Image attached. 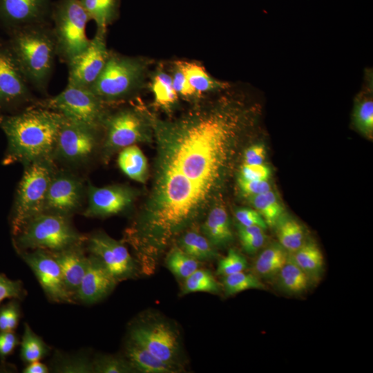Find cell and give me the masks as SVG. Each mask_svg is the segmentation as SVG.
<instances>
[{"mask_svg": "<svg viewBox=\"0 0 373 373\" xmlns=\"http://www.w3.org/2000/svg\"><path fill=\"white\" fill-rule=\"evenodd\" d=\"M244 122L240 103L224 95L174 121L152 119L160 146L158 170L207 199L220 175L227 148Z\"/></svg>", "mask_w": 373, "mask_h": 373, "instance_id": "cell-1", "label": "cell"}, {"mask_svg": "<svg viewBox=\"0 0 373 373\" xmlns=\"http://www.w3.org/2000/svg\"><path fill=\"white\" fill-rule=\"evenodd\" d=\"M64 117L35 104L6 117L1 127L8 140L5 164L52 159Z\"/></svg>", "mask_w": 373, "mask_h": 373, "instance_id": "cell-2", "label": "cell"}, {"mask_svg": "<svg viewBox=\"0 0 373 373\" xmlns=\"http://www.w3.org/2000/svg\"><path fill=\"white\" fill-rule=\"evenodd\" d=\"M11 52L30 86L46 94L57 57L52 27L47 23L21 27Z\"/></svg>", "mask_w": 373, "mask_h": 373, "instance_id": "cell-3", "label": "cell"}, {"mask_svg": "<svg viewBox=\"0 0 373 373\" xmlns=\"http://www.w3.org/2000/svg\"><path fill=\"white\" fill-rule=\"evenodd\" d=\"M151 61L110 50L100 75L89 88L106 105L126 100L146 86Z\"/></svg>", "mask_w": 373, "mask_h": 373, "instance_id": "cell-4", "label": "cell"}, {"mask_svg": "<svg viewBox=\"0 0 373 373\" xmlns=\"http://www.w3.org/2000/svg\"><path fill=\"white\" fill-rule=\"evenodd\" d=\"M87 237L72 224L70 216L43 212L29 220L14 236L18 252L42 249L59 251L83 245Z\"/></svg>", "mask_w": 373, "mask_h": 373, "instance_id": "cell-5", "label": "cell"}, {"mask_svg": "<svg viewBox=\"0 0 373 373\" xmlns=\"http://www.w3.org/2000/svg\"><path fill=\"white\" fill-rule=\"evenodd\" d=\"M55 171L52 159L39 160L25 165L11 219L13 236L29 220L44 211L48 189Z\"/></svg>", "mask_w": 373, "mask_h": 373, "instance_id": "cell-6", "label": "cell"}, {"mask_svg": "<svg viewBox=\"0 0 373 373\" xmlns=\"http://www.w3.org/2000/svg\"><path fill=\"white\" fill-rule=\"evenodd\" d=\"M57 57L68 64L88 46L89 21L80 0H59L51 12Z\"/></svg>", "mask_w": 373, "mask_h": 373, "instance_id": "cell-7", "label": "cell"}, {"mask_svg": "<svg viewBox=\"0 0 373 373\" xmlns=\"http://www.w3.org/2000/svg\"><path fill=\"white\" fill-rule=\"evenodd\" d=\"M35 104L61 114L66 119L102 129L107 106L89 88L67 84L59 94L38 100Z\"/></svg>", "mask_w": 373, "mask_h": 373, "instance_id": "cell-8", "label": "cell"}, {"mask_svg": "<svg viewBox=\"0 0 373 373\" xmlns=\"http://www.w3.org/2000/svg\"><path fill=\"white\" fill-rule=\"evenodd\" d=\"M152 127L151 119L136 108L125 107L108 111L102 124L105 133L104 155L108 157L116 151L145 140Z\"/></svg>", "mask_w": 373, "mask_h": 373, "instance_id": "cell-9", "label": "cell"}, {"mask_svg": "<svg viewBox=\"0 0 373 373\" xmlns=\"http://www.w3.org/2000/svg\"><path fill=\"white\" fill-rule=\"evenodd\" d=\"M128 339L162 361L181 365L179 333L167 321L159 318L142 320L131 327Z\"/></svg>", "mask_w": 373, "mask_h": 373, "instance_id": "cell-10", "label": "cell"}, {"mask_svg": "<svg viewBox=\"0 0 373 373\" xmlns=\"http://www.w3.org/2000/svg\"><path fill=\"white\" fill-rule=\"evenodd\" d=\"M101 130L65 118L53 153L54 161L74 166L87 163L97 146Z\"/></svg>", "mask_w": 373, "mask_h": 373, "instance_id": "cell-11", "label": "cell"}, {"mask_svg": "<svg viewBox=\"0 0 373 373\" xmlns=\"http://www.w3.org/2000/svg\"><path fill=\"white\" fill-rule=\"evenodd\" d=\"M107 30H96L87 48L68 64V84L90 88L102 72L109 57Z\"/></svg>", "mask_w": 373, "mask_h": 373, "instance_id": "cell-12", "label": "cell"}, {"mask_svg": "<svg viewBox=\"0 0 373 373\" xmlns=\"http://www.w3.org/2000/svg\"><path fill=\"white\" fill-rule=\"evenodd\" d=\"M86 242L90 254L102 262L117 283L135 275L137 264L121 242L99 232L87 237Z\"/></svg>", "mask_w": 373, "mask_h": 373, "instance_id": "cell-13", "label": "cell"}, {"mask_svg": "<svg viewBox=\"0 0 373 373\" xmlns=\"http://www.w3.org/2000/svg\"><path fill=\"white\" fill-rule=\"evenodd\" d=\"M19 253L35 274L48 298L57 303L75 302L66 289L58 263L49 251L35 249Z\"/></svg>", "mask_w": 373, "mask_h": 373, "instance_id": "cell-14", "label": "cell"}, {"mask_svg": "<svg viewBox=\"0 0 373 373\" xmlns=\"http://www.w3.org/2000/svg\"><path fill=\"white\" fill-rule=\"evenodd\" d=\"M84 192L83 181L79 177L56 169L49 184L44 212L70 216L82 207Z\"/></svg>", "mask_w": 373, "mask_h": 373, "instance_id": "cell-15", "label": "cell"}, {"mask_svg": "<svg viewBox=\"0 0 373 373\" xmlns=\"http://www.w3.org/2000/svg\"><path fill=\"white\" fill-rule=\"evenodd\" d=\"M86 193L88 204L83 214L90 218L118 214L128 209L135 198L133 189L119 184L98 187L89 184Z\"/></svg>", "mask_w": 373, "mask_h": 373, "instance_id": "cell-16", "label": "cell"}, {"mask_svg": "<svg viewBox=\"0 0 373 373\" xmlns=\"http://www.w3.org/2000/svg\"><path fill=\"white\" fill-rule=\"evenodd\" d=\"M30 87L12 52L0 51V105L34 104Z\"/></svg>", "mask_w": 373, "mask_h": 373, "instance_id": "cell-17", "label": "cell"}, {"mask_svg": "<svg viewBox=\"0 0 373 373\" xmlns=\"http://www.w3.org/2000/svg\"><path fill=\"white\" fill-rule=\"evenodd\" d=\"M117 281L102 262L93 255L88 256V265L75 299L84 304H93L104 298L115 288Z\"/></svg>", "mask_w": 373, "mask_h": 373, "instance_id": "cell-18", "label": "cell"}, {"mask_svg": "<svg viewBox=\"0 0 373 373\" xmlns=\"http://www.w3.org/2000/svg\"><path fill=\"white\" fill-rule=\"evenodd\" d=\"M50 0H0L4 17L19 27L47 23Z\"/></svg>", "mask_w": 373, "mask_h": 373, "instance_id": "cell-19", "label": "cell"}, {"mask_svg": "<svg viewBox=\"0 0 373 373\" xmlns=\"http://www.w3.org/2000/svg\"><path fill=\"white\" fill-rule=\"evenodd\" d=\"M49 252L60 267L66 289L75 299L88 265V256L84 253L82 245Z\"/></svg>", "mask_w": 373, "mask_h": 373, "instance_id": "cell-20", "label": "cell"}, {"mask_svg": "<svg viewBox=\"0 0 373 373\" xmlns=\"http://www.w3.org/2000/svg\"><path fill=\"white\" fill-rule=\"evenodd\" d=\"M125 358L135 372L178 373L184 370L182 365L162 361L147 350L128 339L125 346Z\"/></svg>", "mask_w": 373, "mask_h": 373, "instance_id": "cell-21", "label": "cell"}, {"mask_svg": "<svg viewBox=\"0 0 373 373\" xmlns=\"http://www.w3.org/2000/svg\"><path fill=\"white\" fill-rule=\"evenodd\" d=\"M202 228L204 236L216 248L227 246L233 238L228 213L222 205L211 209Z\"/></svg>", "mask_w": 373, "mask_h": 373, "instance_id": "cell-22", "label": "cell"}, {"mask_svg": "<svg viewBox=\"0 0 373 373\" xmlns=\"http://www.w3.org/2000/svg\"><path fill=\"white\" fill-rule=\"evenodd\" d=\"M178 62L191 86L202 97L205 94L219 93L231 86L228 82L213 77L198 62L181 60Z\"/></svg>", "mask_w": 373, "mask_h": 373, "instance_id": "cell-23", "label": "cell"}, {"mask_svg": "<svg viewBox=\"0 0 373 373\" xmlns=\"http://www.w3.org/2000/svg\"><path fill=\"white\" fill-rule=\"evenodd\" d=\"M363 86L364 89L356 97L353 113L352 122L355 128L364 137H373V99L372 74Z\"/></svg>", "mask_w": 373, "mask_h": 373, "instance_id": "cell-24", "label": "cell"}, {"mask_svg": "<svg viewBox=\"0 0 373 373\" xmlns=\"http://www.w3.org/2000/svg\"><path fill=\"white\" fill-rule=\"evenodd\" d=\"M289 253L279 243H272L257 256L253 265L254 274L259 278L270 280L276 278L287 261Z\"/></svg>", "mask_w": 373, "mask_h": 373, "instance_id": "cell-25", "label": "cell"}, {"mask_svg": "<svg viewBox=\"0 0 373 373\" xmlns=\"http://www.w3.org/2000/svg\"><path fill=\"white\" fill-rule=\"evenodd\" d=\"M150 75V87L155 104L164 109H171L176 105L179 96L174 89L170 73L160 65Z\"/></svg>", "mask_w": 373, "mask_h": 373, "instance_id": "cell-26", "label": "cell"}, {"mask_svg": "<svg viewBox=\"0 0 373 373\" xmlns=\"http://www.w3.org/2000/svg\"><path fill=\"white\" fill-rule=\"evenodd\" d=\"M290 254L310 281L319 279L323 271L324 258L314 242L307 240L301 247Z\"/></svg>", "mask_w": 373, "mask_h": 373, "instance_id": "cell-27", "label": "cell"}, {"mask_svg": "<svg viewBox=\"0 0 373 373\" xmlns=\"http://www.w3.org/2000/svg\"><path fill=\"white\" fill-rule=\"evenodd\" d=\"M89 20L96 24V30H107L119 15L120 0H80Z\"/></svg>", "mask_w": 373, "mask_h": 373, "instance_id": "cell-28", "label": "cell"}, {"mask_svg": "<svg viewBox=\"0 0 373 373\" xmlns=\"http://www.w3.org/2000/svg\"><path fill=\"white\" fill-rule=\"evenodd\" d=\"M117 164L121 171L129 178L140 182L146 180L147 160L143 152L135 144L120 150Z\"/></svg>", "mask_w": 373, "mask_h": 373, "instance_id": "cell-29", "label": "cell"}, {"mask_svg": "<svg viewBox=\"0 0 373 373\" xmlns=\"http://www.w3.org/2000/svg\"><path fill=\"white\" fill-rule=\"evenodd\" d=\"M276 278L280 289L291 294L303 293L310 282L307 276L294 261L290 254Z\"/></svg>", "mask_w": 373, "mask_h": 373, "instance_id": "cell-30", "label": "cell"}, {"mask_svg": "<svg viewBox=\"0 0 373 373\" xmlns=\"http://www.w3.org/2000/svg\"><path fill=\"white\" fill-rule=\"evenodd\" d=\"M179 247L198 261H210L218 256L216 247L207 237L197 231L184 233L180 240Z\"/></svg>", "mask_w": 373, "mask_h": 373, "instance_id": "cell-31", "label": "cell"}, {"mask_svg": "<svg viewBox=\"0 0 373 373\" xmlns=\"http://www.w3.org/2000/svg\"><path fill=\"white\" fill-rule=\"evenodd\" d=\"M275 227L278 243L289 254L307 241L303 227L295 219L283 216Z\"/></svg>", "mask_w": 373, "mask_h": 373, "instance_id": "cell-32", "label": "cell"}, {"mask_svg": "<svg viewBox=\"0 0 373 373\" xmlns=\"http://www.w3.org/2000/svg\"><path fill=\"white\" fill-rule=\"evenodd\" d=\"M249 198L252 205L262 217L267 225L270 227H275L284 213V208L276 194L270 190Z\"/></svg>", "mask_w": 373, "mask_h": 373, "instance_id": "cell-33", "label": "cell"}, {"mask_svg": "<svg viewBox=\"0 0 373 373\" xmlns=\"http://www.w3.org/2000/svg\"><path fill=\"white\" fill-rule=\"evenodd\" d=\"M220 289L221 285L209 270L198 268L184 279L181 294L195 292L218 294L220 291Z\"/></svg>", "mask_w": 373, "mask_h": 373, "instance_id": "cell-34", "label": "cell"}, {"mask_svg": "<svg viewBox=\"0 0 373 373\" xmlns=\"http://www.w3.org/2000/svg\"><path fill=\"white\" fill-rule=\"evenodd\" d=\"M21 343V357L28 363L41 360L48 352L47 345L32 330L28 323L24 324Z\"/></svg>", "mask_w": 373, "mask_h": 373, "instance_id": "cell-35", "label": "cell"}, {"mask_svg": "<svg viewBox=\"0 0 373 373\" xmlns=\"http://www.w3.org/2000/svg\"><path fill=\"white\" fill-rule=\"evenodd\" d=\"M166 265L176 277L185 279L199 268L200 262L175 247L166 258Z\"/></svg>", "mask_w": 373, "mask_h": 373, "instance_id": "cell-36", "label": "cell"}, {"mask_svg": "<svg viewBox=\"0 0 373 373\" xmlns=\"http://www.w3.org/2000/svg\"><path fill=\"white\" fill-rule=\"evenodd\" d=\"M222 287L227 296H232L248 289H265L258 277L244 271L223 276Z\"/></svg>", "mask_w": 373, "mask_h": 373, "instance_id": "cell-37", "label": "cell"}, {"mask_svg": "<svg viewBox=\"0 0 373 373\" xmlns=\"http://www.w3.org/2000/svg\"><path fill=\"white\" fill-rule=\"evenodd\" d=\"M239 239L244 251L253 255L258 252L265 245L267 236L265 229L258 226L237 224Z\"/></svg>", "mask_w": 373, "mask_h": 373, "instance_id": "cell-38", "label": "cell"}, {"mask_svg": "<svg viewBox=\"0 0 373 373\" xmlns=\"http://www.w3.org/2000/svg\"><path fill=\"white\" fill-rule=\"evenodd\" d=\"M92 361L95 373L135 372L125 357L102 354L97 356Z\"/></svg>", "mask_w": 373, "mask_h": 373, "instance_id": "cell-39", "label": "cell"}, {"mask_svg": "<svg viewBox=\"0 0 373 373\" xmlns=\"http://www.w3.org/2000/svg\"><path fill=\"white\" fill-rule=\"evenodd\" d=\"M171 69L169 73L172 77L173 85L178 96L188 100H199L202 96L191 86L178 61L171 64Z\"/></svg>", "mask_w": 373, "mask_h": 373, "instance_id": "cell-40", "label": "cell"}, {"mask_svg": "<svg viewBox=\"0 0 373 373\" xmlns=\"http://www.w3.org/2000/svg\"><path fill=\"white\" fill-rule=\"evenodd\" d=\"M53 370L64 373H93V361L82 356L60 358L56 361Z\"/></svg>", "mask_w": 373, "mask_h": 373, "instance_id": "cell-41", "label": "cell"}, {"mask_svg": "<svg viewBox=\"0 0 373 373\" xmlns=\"http://www.w3.org/2000/svg\"><path fill=\"white\" fill-rule=\"evenodd\" d=\"M247 267L246 258L236 250L231 249L218 264L216 272L218 275L226 276L244 271Z\"/></svg>", "mask_w": 373, "mask_h": 373, "instance_id": "cell-42", "label": "cell"}, {"mask_svg": "<svg viewBox=\"0 0 373 373\" xmlns=\"http://www.w3.org/2000/svg\"><path fill=\"white\" fill-rule=\"evenodd\" d=\"M19 308L15 301L9 303L0 309V332L13 331L19 319Z\"/></svg>", "mask_w": 373, "mask_h": 373, "instance_id": "cell-43", "label": "cell"}, {"mask_svg": "<svg viewBox=\"0 0 373 373\" xmlns=\"http://www.w3.org/2000/svg\"><path fill=\"white\" fill-rule=\"evenodd\" d=\"M234 216L239 224L258 226L265 230L267 227L264 219L256 209L246 207L239 208L235 211Z\"/></svg>", "mask_w": 373, "mask_h": 373, "instance_id": "cell-44", "label": "cell"}, {"mask_svg": "<svg viewBox=\"0 0 373 373\" xmlns=\"http://www.w3.org/2000/svg\"><path fill=\"white\" fill-rule=\"evenodd\" d=\"M270 175V169L264 164H244L241 167L239 178L247 180H268Z\"/></svg>", "mask_w": 373, "mask_h": 373, "instance_id": "cell-45", "label": "cell"}, {"mask_svg": "<svg viewBox=\"0 0 373 373\" xmlns=\"http://www.w3.org/2000/svg\"><path fill=\"white\" fill-rule=\"evenodd\" d=\"M23 294L20 281L13 280L0 274V303L6 298H19Z\"/></svg>", "mask_w": 373, "mask_h": 373, "instance_id": "cell-46", "label": "cell"}, {"mask_svg": "<svg viewBox=\"0 0 373 373\" xmlns=\"http://www.w3.org/2000/svg\"><path fill=\"white\" fill-rule=\"evenodd\" d=\"M238 184L242 191L249 197L271 190L268 180H247L238 178Z\"/></svg>", "mask_w": 373, "mask_h": 373, "instance_id": "cell-47", "label": "cell"}, {"mask_svg": "<svg viewBox=\"0 0 373 373\" xmlns=\"http://www.w3.org/2000/svg\"><path fill=\"white\" fill-rule=\"evenodd\" d=\"M266 155L265 146L262 144H256L247 148L244 154L245 164H263Z\"/></svg>", "mask_w": 373, "mask_h": 373, "instance_id": "cell-48", "label": "cell"}, {"mask_svg": "<svg viewBox=\"0 0 373 373\" xmlns=\"http://www.w3.org/2000/svg\"><path fill=\"white\" fill-rule=\"evenodd\" d=\"M18 344V339L13 331L0 332V356L9 355Z\"/></svg>", "mask_w": 373, "mask_h": 373, "instance_id": "cell-49", "label": "cell"}, {"mask_svg": "<svg viewBox=\"0 0 373 373\" xmlns=\"http://www.w3.org/2000/svg\"><path fill=\"white\" fill-rule=\"evenodd\" d=\"M24 373H47L48 372V367L40 362L39 361H35L30 362L23 369Z\"/></svg>", "mask_w": 373, "mask_h": 373, "instance_id": "cell-50", "label": "cell"}]
</instances>
